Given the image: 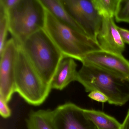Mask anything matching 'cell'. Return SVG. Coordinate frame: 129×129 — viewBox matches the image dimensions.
Here are the masks:
<instances>
[{
	"mask_svg": "<svg viewBox=\"0 0 129 129\" xmlns=\"http://www.w3.org/2000/svg\"><path fill=\"white\" fill-rule=\"evenodd\" d=\"M77 81L87 92L105 94L111 105L122 106L129 101V79L91 65L83 64L78 72Z\"/></svg>",
	"mask_w": 129,
	"mask_h": 129,
	"instance_id": "1",
	"label": "cell"
},
{
	"mask_svg": "<svg viewBox=\"0 0 129 129\" xmlns=\"http://www.w3.org/2000/svg\"><path fill=\"white\" fill-rule=\"evenodd\" d=\"M19 46L44 83L51 88L54 75L65 57L45 30L35 32Z\"/></svg>",
	"mask_w": 129,
	"mask_h": 129,
	"instance_id": "2",
	"label": "cell"
},
{
	"mask_svg": "<svg viewBox=\"0 0 129 129\" xmlns=\"http://www.w3.org/2000/svg\"><path fill=\"white\" fill-rule=\"evenodd\" d=\"M46 12L44 29L64 57L81 61L89 53L102 50L83 32L61 22L46 9Z\"/></svg>",
	"mask_w": 129,
	"mask_h": 129,
	"instance_id": "3",
	"label": "cell"
},
{
	"mask_svg": "<svg viewBox=\"0 0 129 129\" xmlns=\"http://www.w3.org/2000/svg\"><path fill=\"white\" fill-rule=\"evenodd\" d=\"M9 32L18 45L30 36L44 29L46 9L40 0H20L7 11Z\"/></svg>",
	"mask_w": 129,
	"mask_h": 129,
	"instance_id": "4",
	"label": "cell"
},
{
	"mask_svg": "<svg viewBox=\"0 0 129 129\" xmlns=\"http://www.w3.org/2000/svg\"><path fill=\"white\" fill-rule=\"evenodd\" d=\"M51 89L44 83L18 45L16 65V92L28 104L38 106L45 102Z\"/></svg>",
	"mask_w": 129,
	"mask_h": 129,
	"instance_id": "5",
	"label": "cell"
},
{
	"mask_svg": "<svg viewBox=\"0 0 129 129\" xmlns=\"http://www.w3.org/2000/svg\"><path fill=\"white\" fill-rule=\"evenodd\" d=\"M61 1L66 10L84 33L96 42L103 18L96 11L92 0Z\"/></svg>",
	"mask_w": 129,
	"mask_h": 129,
	"instance_id": "6",
	"label": "cell"
},
{
	"mask_svg": "<svg viewBox=\"0 0 129 129\" xmlns=\"http://www.w3.org/2000/svg\"><path fill=\"white\" fill-rule=\"evenodd\" d=\"M18 45L14 38L7 41L0 53V97L7 102L16 92L15 71Z\"/></svg>",
	"mask_w": 129,
	"mask_h": 129,
	"instance_id": "7",
	"label": "cell"
},
{
	"mask_svg": "<svg viewBox=\"0 0 129 129\" xmlns=\"http://www.w3.org/2000/svg\"><path fill=\"white\" fill-rule=\"evenodd\" d=\"M83 109L73 103L68 102L52 110L55 129H98L86 117Z\"/></svg>",
	"mask_w": 129,
	"mask_h": 129,
	"instance_id": "8",
	"label": "cell"
},
{
	"mask_svg": "<svg viewBox=\"0 0 129 129\" xmlns=\"http://www.w3.org/2000/svg\"><path fill=\"white\" fill-rule=\"evenodd\" d=\"M81 62L129 79V61L122 54L96 50L87 54Z\"/></svg>",
	"mask_w": 129,
	"mask_h": 129,
	"instance_id": "9",
	"label": "cell"
},
{
	"mask_svg": "<svg viewBox=\"0 0 129 129\" xmlns=\"http://www.w3.org/2000/svg\"><path fill=\"white\" fill-rule=\"evenodd\" d=\"M96 42L101 49L104 51L122 54L125 50L124 43L119 34L114 18H103Z\"/></svg>",
	"mask_w": 129,
	"mask_h": 129,
	"instance_id": "10",
	"label": "cell"
},
{
	"mask_svg": "<svg viewBox=\"0 0 129 129\" xmlns=\"http://www.w3.org/2000/svg\"><path fill=\"white\" fill-rule=\"evenodd\" d=\"M74 59L64 57L60 62L51 84L52 89L61 90L72 82L77 81L78 71Z\"/></svg>",
	"mask_w": 129,
	"mask_h": 129,
	"instance_id": "11",
	"label": "cell"
},
{
	"mask_svg": "<svg viewBox=\"0 0 129 129\" xmlns=\"http://www.w3.org/2000/svg\"><path fill=\"white\" fill-rule=\"evenodd\" d=\"M40 1L45 9L56 19L64 24L84 33L66 10L62 4L61 0Z\"/></svg>",
	"mask_w": 129,
	"mask_h": 129,
	"instance_id": "12",
	"label": "cell"
},
{
	"mask_svg": "<svg viewBox=\"0 0 129 129\" xmlns=\"http://www.w3.org/2000/svg\"><path fill=\"white\" fill-rule=\"evenodd\" d=\"M26 123L27 129H55L50 109L31 111Z\"/></svg>",
	"mask_w": 129,
	"mask_h": 129,
	"instance_id": "13",
	"label": "cell"
},
{
	"mask_svg": "<svg viewBox=\"0 0 129 129\" xmlns=\"http://www.w3.org/2000/svg\"><path fill=\"white\" fill-rule=\"evenodd\" d=\"M84 114L98 129H121L122 124L114 117L103 112L93 109H83Z\"/></svg>",
	"mask_w": 129,
	"mask_h": 129,
	"instance_id": "14",
	"label": "cell"
},
{
	"mask_svg": "<svg viewBox=\"0 0 129 129\" xmlns=\"http://www.w3.org/2000/svg\"><path fill=\"white\" fill-rule=\"evenodd\" d=\"M119 0H92L94 7L102 18H114Z\"/></svg>",
	"mask_w": 129,
	"mask_h": 129,
	"instance_id": "15",
	"label": "cell"
},
{
	"mask_svg": "<svg viewBox=\"0 0 129 129\" xmlns=\"http://www.w3.org/2000/svg\"><path fill=\"white\" fill-rule=\"evenodd\" d=\"M9 31L8 12L4 7L0 4V53L3 50L6 43Z\"/></svg>",
	"mask_w": 129,
	"mask_h": 129,
	"instance_id": "16",
	"label": "cell"
},
{
	"mask_svg": "<svg viewBox=\"0 0 129 129\" xmlns=\"http://www.w3.org/2000/svg\"><path fill=\"white\" fill-rule=\"evenodd\" d=\"M114 18L117 22L129 23V0H119Z\"/></svg>",
	"mask_w": 129,
	"mask_h": 129,
	"instance_id": "17",
	"label": "cell"
},
{
	"mask_svg": "<svg viewBox=\"0 0 129 129\" xmlns=\"http://www.w3.org/2000/svg\"><path fill=\"white\" fill-rule=\"evenodd\" d=\"M0 114L4 118L11 116L12 112L7 102L3 98L0 97Z\"/></svg>",
	"mask_w": 129,
	"mask_h": 129,
	"instance_id": "18",
	"label": "cell"
},
{
	"mask_svg": "<svg viewBox=\"0 0 129 129\" xmlns=\"http://www.w3.org/2000/svg\"><path fill=\"white\" fill-rule=\"evenodd\" d=\"M88 97L91 99L99 102L105 103L108 102L107 96L102 93L99 91H92L89 93L88 95Z\"/></svg>",
	"mask_w": 129,
	"mask_h": 129,
	"instance_id": "19",
	"label": "cell"
},
{
	"mask_svg": "<svg viewBox=\"0 0 129 129\" xmlns=\"http://www.w3.org/2000/svg\"><path fill=\"white\" fill-rule=\"evenodd\" d=\"M20 0H0L2 4L7 11L15 7Z\"/></svg>",
	"mask_w": 129,
	"mask_h": 129,
	"instance_id": "20",
	"label": "cell"
},
{
	"mask_svg": "<svg viewBox=\"0 0 129 129\" xmlns=\"http://www.w3.org/2000/svg\"><path fill=\"white\" fill-rule=\"evenodd\" d=\"M117 29L119 34L124 43L129 44V30L117 26Z\"/></svg>",
	"mask_w": 129,
	"mask_h": 129,
	"instance_id": "21",
	"label": "cell"
},
{
	"mask_svg": "<svg viewBox=\"0 0 129 129\" xmlns=\"http://www.w3.org/2000/svg\"><path fill=\"white\" fill-rule=\"evenodd\" d=\"M121 129H129V109L123 122L122 124Z\"/></svg>",
	"mask_w": 129,
	"mask_h": 129,
	"instance_id": "22",
	"label": "cell"
}]
</instances>
